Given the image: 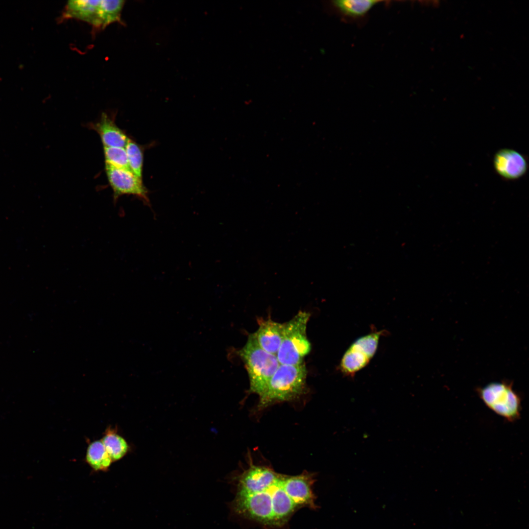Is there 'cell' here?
<instances>
[{"instance_id":"cell-7","label":"cell","mask_w":529,"mask_h":529,"mask_svg":"<svg viewBox=\"0 0 529 529\" xmlns=\"http://www.w3.org/2000/svg\"><path fill=\"white\" fill-rule=\"evenodd\" d=\"M105 172L113 192L114 200L122 195L129 194L136 196L145 203H149L148 191L143 184L142 179L131 170L105 164Z\"/></svg>"},{"instance_id":"cell-4","label":"cell","mask_w":529,"mask_h":529,"mask_svg":"<svg viewBox=\"0 0 529 529\" xmlns=\"http://www.w3.org/2000/svg\"><path fill=\"white\" fill-rule=\"evenodd\" d=\"M509 380L490 383L478 387L476 392L485 406L506 421L513 422L521 417L522 397Z\"/></svg>"},{"instance_id":"cell-16","label":"cell","mask_w":529,"mask_h":529,"mask_svg":"<svg viewBox=\"0 0 529 529\" xmlns=\"http://www.w3.org/2000/svg\"><path fill=\"white\" fill-rule=\"evenodd\" d=\"M130 170L142 179L144 152L141 146L129 138L125 146Z\"/></svg>"},{"instance_id":"cell-12","label":"cell","mask_w":529,"mask_h":529,"mask_svg":"<svg viewBox=\"0 0 529 529\" xmlns=\"http://www.w3.org/2000/svg\"><path fill=\"white\" fill-rule=\"evenodd\" d=\"M285 324L268 319L260 322L259 326L253 335L259 345L264 351L277 355L282 343Z\"/></svg>"},{"instance_id":"cell-14","label":"cell","mask_w":529,"mask_h":529,"mask_svg":"<svg viewBox=\"0 0 529 529\" xmlns=\"http://www.w3.org/2000/svg\"><path fill=\"white\" fill-rule=\"evenodd\" d=\"M85 459L93 470L97 472H106L113 462L101 440L89 444Z\"/></svg>"},{"instance_id":"cell-17","label":"cell","mask_w":529,"mask_h":529,"mask_svg":"<svg viewBox=\"0 0 529 529\" xmlns=\"http://www.w3.org/2000/svg\"><path fill=\"white\" fill-rule=\"evenodd\" d=\"M105 164L130 170L124 147L103 146Z\"/></svg>"},{"instance_id":"cell-1","label":"cell","mask_w":529,"mask_h":529,"mask_svg":"<svg viewBox=\"0 0 529 529\" xmlns=\"http://www.w3.org/2000/svg\"><path fill=\"white\" fill-rule=\"evenodd\" d=\"M307 371L304 362L280 364L260 396L258 408L263 409L279 402L290 401L305 391Z\"/></svg>"},{"instance_id":"cell-8","label":"cell","mask_w":529,"mask_h":529,"mask_svg":"<svg viewBox=\"0 0 529 529\" xmlns=\"http://www.w3.org/2000/svg\"><path fill=\"white\" fill-rule=\"evenodd\" d=\"M280 476L268 467L250 465L236 478V493L250 494L264 491L276 482Z\"/></svg>"},{"instance_id":"cell-15","label":"cell","mask_w":529,"mask_h":529,"mask_svg":"<svg viewBox=\"0 0 529 529\" xmlns=\"http://www.w3.org/2000/svg\"><path fill=\"white\" fill-rule=\"evenodd\" d=\"M379 0H339L332 1L334 6L342 14L351 18L364 16Z\"/></svg>"},{"instance_id":"cell-2","label":"cell","mask_w":529,"mask_h":529,"mask_svg":"<svg viewBox=\"0 0 529 529\" xmlns=\"http://www.w3.org/2000/svg\"><path fill=\"white\" fill-rule=\"evenodd\" d=\"M121 0H69L61 20L75 19L89 24L94 29H102L120 21L125 3Z\"/></svg>"},{"instance_id":"cell-11","label":"cell","mask_w":529,"mask_h":529,"mask_svg":"<svg viewBox=\"0 0 529 529\" xmlns=\"http://www.w3.org/2000/svg\"><path fill=\"white\" fill-rule=\"evenodd\" d=\"M115 116L102 113L98 121L88 126L98 134L103 146L125 147L129 138L115 122Z\"/></svg>"},{"instance_id":"cell-3","label":"cell","mask_w":529,"mask_h":529,"mask_svg":"<svg viewBox=\"0 0 529 529\" xmlns=\"http://www.w3.org/2000/svg\"><path fill=\"white\" fill-rule=\"evenodd\" d=\"M238 353L248 374L250 391L260 397L280 364L277 356L263 349L253 334L249 335L246 344Z\"/></svg>"},{"instance_id":"cell-5","label":"cell","mask_w":529,"mask_h":529,"mask_svg":"<svg viewBox=\"0 0 529 529\" xmlns=\"http://www.w3.org/2000/svg\"><path fill=\"white\" fill-rule=\"evenodd\" d=\"M310 316L309 313L300 311L284 323V337L276 355L280 364H301L310 352L311 345L306 335Z\"/></svg>"},{"instance_id":"cell-10","label":"cell","mask_w":529,"mask_h":529,"mask_svg":"<svg viewBox=\"0 0 529 529\" xmlns=\"http://www.w3.org/2000/svg\"><path fill=\"white\" fill-rule=\"evenodd\" d=\"M494 167L503 178L515 180L523 176L527 171L528 163L520 153L511 149H502L494 155Z\"/></svg>"},{"instance_id":"cell-13","label":"cell","mask_w":529,"mask_h":529,"mask_svg":"<svg viewBox=\"0 0 529 529\" xmlns=\"http://www.w3.org/2000/svg\"><path fill=\"white\" fill-rule=\"evenodd\" d=\"M101 440L113 462L122 458L129 451L128 443L116 429L107 428Z\"/></svg>"},{"instance_id":"cell-6","label":"cell","mask_w":529,"mask_h":529,"mask_svg":"<svg viewBox=\"0 0 529 529\" xmlns=\"http://www.w3.org/2000/svg\"><path fill=\"white\" fill-rule=\"evenodd\" d=\"M385 331H375L357 339L342 357L339 369L345 376L353 377L368 364L375 355L380 337Z\"/></svg>"},{"instance_id":"cell-9","label":"cell","mask_w":529,"mask_h":529,"mask_svg":"<svg viewBox=\"0 0 529 529\" xmlns=\"http://www.w3.org/2000/svg\"><path fill=\"white\" fill-rule=\"evenodd\" d=\"M314 478L313 474L305 473L293 476H283V485L287 493L300 508L308 507L315 508V497L313 485Z\"/></svg>"}]
</instances>
